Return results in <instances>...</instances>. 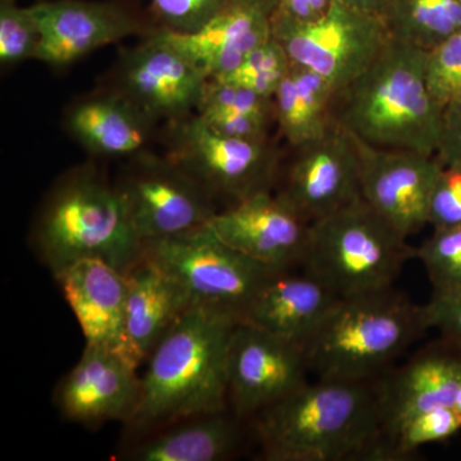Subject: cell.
Returning <instances> with one entry per match:
<instances>
[{
    "mask_svg": "<svg viewBox=\"0 0 461 461\" xmlns=\"http://www.w3.org/2000/svg\"><path fill=\"white\" fill-rule=\"evenodd\" d=\"M272 36L291 63L321 76L338 93L357 80L390 41L379 14L341 0L311 23L276 12Z\"/></svg>",
    "mask_w": 461,
    "mask_h": 461,
    "instance_id": "cell-9",
    "label": "cell"
},
{
    "mask_svg": "<svg viewBox=\"0 0 461 461\" xmlns=\"http://www.w3.org/2000/svg\"><path fill=\"white\" fill-rule=\"evenodd\" d=\"M273 193L311 224L362 199V166L353 135L336 122L315 140L285 145Z\"/></svg>",
    "mask_w": 461,
    "mask_h": 461,
    "instance_id": "cell-11",
    "label": "cell"
},
{
    "mask_svg": "<svg viewBox=\"0 0 461 461\" xmlns=\"http://www.w3.org/2000/svg\"><path fill=\"white\" fill-rule=\"evenodd\" d=\"M280 14L302 23H311L327 14L336 0H277Z\"/></svg>",
    "mask_w": 461,
    "mask_h": 461,
    "instance_id": "cell-37",
    "label": "cell"
},
{
    "mask_svg": "<svg viewBox=\"0 0 461 461\" xmlns=\"http://www.w3.org/2000/svg\"><path fill=\"white\" fill-rule=\"evenodd\" d=\"M66 131L95 158L122 159L153 150L162 123L107 85L76 99L63 117Z\"/></svg>",
    "mask_w": 461,
    "mask_h": 461,
    "instance_id": "cell-18",
    "label": "cell"
},
{
    "mask_svg": "<svg viewBox=\"0 0 461 461\" xmlns=\"http://www.w3.org/2000/svg\"><path fill=\"white\" fill-rule=\"evenodd\" d=\"M336 96L329 81L293 63L273 96L276 135L286 147L321 138L336 123Z\"/></svg>",
    "mask_w": 461,
    "mask_h": 461,
    "instance_id": "cell-25",
    "label": "cell"
},
{
    "mask_svg": "<svg viewBox=\"0 0 461 461\" xmlns=\"http://www.w3.org/2000/svg\"><path fill=\"white\" fill-rule=\"evenodd\" d=\"M461 432V414L454 406L420 412L403 420L388 438L391 460L414 454L421 446L450 439Z\"/></svg>",
    "mask_w": 461,
    "mask_h": 461,
    "instance_id": "cell-28",
    "label": "cell"
},
{
    "mask_svg": "<svg viewBox=\"0 0 461 461\" xmlns=\"http://www.w3.org/2000/svg\"><path fill=\"white\" fill-rule=\"evenodd\" d=\"M114 182L141 242L203 229L221 211L189 173L153 150L123 160Z\"/></svg>",
    "mask_w": 461,
    "mask_h": 461,
    "instance_id": "cell-10",
    "label": "cell"
},
{
    "mask_svg": "<svg viewBox=\"0 0 461 461\" xmlns=\"http://www.w3.org/2000/svg\"><path fill=\"white\" fill-rule=\"evenodd\" d=\"M436 157L446 167L461 168V105L446 109Z\"/></svg>",
    "mask_w": 461,
    "mask_h": 461,
    "instance_id": "cell-36",
    "label": "cell"
},
{
    "mask_svg": "<svg viewBox=\"0 0 461 461\" xmlns=\"http://www.w3.org/2000/svg\"><path fill=\"white\" fill-rule=\"evenodd\" d=\"M41 33L29 7L17 0H0V65L14 67L35 59Z\"/></svg>",
    "mask_w": 461,
    "mask_h": 461,
    "instance_id": "cell-29",
    "label": "cell"
},
{
    "mask_svg": "<svg viewBox=\"0 0 461 461\" xmlns=\"http://www.w3.org/2000/svg\"><path fill=\"white\" fill-rule=\"evenodd\" d=\"M393 41L429 51L461 30V0H388L379 14Z\"/></svg>",
    "mask_w": 461,
    "mask_h": 461,
    "instance_id": "cell-27",
    "label": "cell"
},
{
    "mask_svg": "<svg viewBox=\"0 0 461 461\" xmlns=\"http://www.w3.org/2000/svg\"><path fill=\"white\" fill-rule=\"evenodd\" d=\"M41 29L36 60L60 68L159 26L132 0H45L29 5Z\"/></svg>",
    "mask_w": 461,
    "mask_h": 461,
    "instance_id": "cell-13",
    "label": "cell"
},
{
    "mask_svg": "<svg viewBox=\"0 0 461 461\" xmlns=\"http://www.w3.org/2000/svg\"><path fill=\"white\" fill-rule=\"evenodd\" d=\"M196 114L213 131L229 138L250 141L275 138L273 99L230 81L208 80Z\"/></svg>",
    "mask_w": 461,
    "mask_h": 461,
    "instance_id": "cell-26",
    "label": "cell"
},
{
    "mask_svg": "<svg viewBox=\"0 0 461 461\" xmlns=\"http://www.w3.org/2000/svg\"><path fill=\"white\" fill-rule=\"evenodd\" d=\"M427 330L423 306L390 287L339 299L303 348L320 379L371 381Z\"/></svg>",
    "mask_w": 461,
    "mask_h": 461,
    "instance_id": "cell-5",
    "label": "cell"
},
{
    "mask_svg": "<svg viewBox=\"0 0 461 461\" xmlns=\"http://www.w3.org/2000/svg\"><path fill=\"white\" fill-rule=\"evenodd\" d=\"M239 320L205 305H191L149 355L140 395L124 423L130 435L163 424L226 411L227 357Z\"/></svg>",
    "mask_w": 461,
    "mask_h": 461,
    "instance_id": "cell-2",
    "label": "cell"
},
{
    "mask_svg": "<svg viewBox=\"0 0 461 461\" xmlns=\"http://www.w3.org/2000/svg\"><path fill=\"white\" fill-rule=\"evenodd\" d=\"M30 244L53 276L84 259L103 260L124 275L142 258L115 182L94 162L54 181L33 218Z\"/></svg>",
    "mask_w": 461,
    "mask_h": 461,
    "instance_id": "cell-3",
    "label": "cell"
},
{
    "mask_svg": "<svg viewBox=\"0 0 461 461\" xmlns=\"http://www.w3.org/2000/svg\"><path fill=\"white\" fill-rule=\"evenodd\" d=\"M80 324L86 344L114 351L133 366L126 335L124 275L99 259H84L54 276Z\"/></svg>",
    "mask_w": 461,
    "mask_h": 461,
    "instance_id": "cell-20",
    "label": "cell"
},
{
    "mask_svg": "<svg viewBox=\"0 0 461 461\" xmlns=\"http://www.w3.org/2000/svg\"><path fill=\"white\" fill-rule=\"evenodd\" d=\"M226 3L227 0H149L151 17L159 29L178 35L198 32Z\"/></svg>",
    "mask_w": 461,
    "mask_h": 461,
    "instance_id": "cell-33",
    "label": "cell"
},
{
    "mask_svg": "<svg viewBox=\"0 0 461 461\" xmlns=\"http://www.w3.org/2000/svg\"><path fill=\"white\" fill-rule=\"evenodd\" d=\"M429 224L433 230L461 227V168L442 167L430 193Z\"/></svg>",
    "mask_w": 461,
    "mask_h": 461,
    "instance_id": "cell-34",
    "label": "cell"
},
{
    "mask_svg": "<svg viewBox=\"0 0 461 461\" xmlns=\"http://www.w3.org/2000/svg\"><path fill=\"white\" fill-rule=\"evenodd\" d=\"M241 420L230 409L193 415L133 435L121 450L130 461H223L242 445Z\"/></svg>",
    "mask_w": 461,
    "mask_h": 461,
    "instance_id": "cell-22",
    "label": "cell"
},
{
    "mask_svg": "<svg viewBox=\"0 0 461 461\" xmlns=\"http://www.w3.org/2000/svg\"><path fill=\"white\" fill-rule=\"evenodd\" d=\"M426 51L390 39L357 80L336 96V122L366 144L436 156L444 111L430 95Z\"/></svg>",
    "mask_w": 461,
    "mask_h": 461,
    "instance_id": "cell-4",
    "label": "cell"
},
{
    "mask_svg": "<svg viewBox=\"0 0 461 461\" xmlns=\"http://www.w3.org/2000/svg\"><path fill=\"white\" fill-rule=\"evenodd\" d=\"M309 372L302 346L239 321L227 357L230 411L241 420H253L308 384Z\"/></svg>",
    "mask_w": 461,
    "mask_h": 461,
    "instance_id": "cell-14",
    "label": "cell"
},
{
    "mask_svg": "<svg viewBox=\"0 0 461 461\" xmlns=\"http://www.w3.org/2000/svg\"><path fill=\"white\" fill-rule=\"evenodd\" d=\"M338 302L313 276L280 272L260 288L241 321L304 348Z\"/></svg>",
    "mask_w": 461,
    "mask_h": 461,
    "instance_id": "cell-23",
    "label": "cell"
},
{
    "mask_svg": "<svg viewBox=\"0 0 461 461\" xmlns=\"http://www.w3.org/2000/svg\"><path fill=\"white\" fill-rule=\"evenodd\" d=\"M460 382L461 351L442 339L421 348L393 375H382V417L387 451L388 438L403 420L420 412L454 406Z\"/></svg>",
    "mask_w": 461,
    "mask_h": 461,
    "instance_id": "cell-21",
    "label": "cell"
},
{
    "mask_svg": "<svg viewBox=\"0 0 461 461\" xmlns=\"http://www.w3.org/2000/svg\"><path fill=\"white\" fill-rule=\"evenodd\" d=\"M362 166V196L381 215L409 239L429 224L430 193L442 165L436 156L373 147L355 138Z\"/></svg>",
    "mask_w": 461,
    "mask_h": 461,
    "instance_id": "cell-15",
    "label": "cell"
},
{
    "mask_svg": "<svg viewBox=\"0 0 461 461\" xmlns=\"http://www.w3.org/2000/svg\"><path fill=\"white\" fill-rule=\"evenodd\" d=\"M454 408L456 409V411H459L461 414V382L459 391H457L456 400H455Z\"/></svg>",
    "mask_w": 461,
    "mask_h": 461,
    "instance_id": "cell-39",
    "label": "cell"
},
{
    "mask_svg": "<svg viewBox=\"0 0 461 461\" xmlns=\"http://www.w3.org/2000/svg\"><path fill=\"white\" fill-rule=\"evenodd\" d=\"M415 258L423 264L433 293L461 286V227L433 230Z\"/></svg>",
    "mask_w": 461,
    "mask_h": 461,
    "instance_id": "cell-32",
    "label": "cell"
},
{
    "mask_svg": "<svg viewBox=\"0 0 461 461\" xmlns=\"http://www.w3.org/2000/svg\"><path fill=\"white\" fill-rule=\"evenodd\" d=\"M206 226L230 247L280 271L302 268L311 233V223L273 191L221 209Z\"/></svg>",
    "mask_w": 461,
    "mask_h": 461,
    "instance_id": "cell-16",
    "label": "cell"
},
{
    "mask_svg": "<svg viewBox=\"0 0 461 461\" xmlns=\"http://www.w3.org/2000/svg\"><path fill=\"white\" fill-rule=\"evenodd\" d=\"M126 281V335L139 366L193 305L185 288L168 273L142 257Z\"/></svg>",
    "mask_w": 461,
    "mask_h": 461,
    "instance_id": "cell-24",
    "label": "cell"
},
{
    "mask_svg": "<svg viewBox=\"0 0 461 461\" xmlns=\"http://www.w3.org/2000/svg\"><path fill=\"white\" fill-rule=\"evenodd\" d=\"M253 426L264 460H390L381 378L308 382L257 414Z\"/></svg>",
    "mask_w": 461,
    "mask_h": 461,
    "instance_id": "cell-1",
    "label": "cell"
},
{
    "mask_svg": "<svg viewBox=\"0 0 461 461\" xmlns=\"http://www.w3.org/2000/svg\"><path fill=\"white\" fill-rule=\"evenodd\" d=\"M421 306L429 330H438L444 341L461 351V286L433 293Z\"/></svg>",
    "mask_w": 461,
    "mask_h": 461,
    "instance_id": "cell-35",
    "label": "cell"
},
{
    "mask_svg": "<svg viewBox=\"0 0 461 461\" xmlns=\"http://www.w3.org/2000/svg\"><path fill=\"white\" fill-rule=\"evenodd\" d=\"M351 7L362 9V11L371 12V14H379L388 0H341Z\"/></svg>",
    "mask_w": 461,
    "mask_h": 461,
    "instance_id": "cell-38",
    "label": "cell"
},
{
    "mask_svg": "<svg viewBox=\"0 0 461 461\" xmlns=\"http://www.w3.org/2000/svg\"><path fill=\"white\" fill-rule=\"evenodd\" d=\"M415 257L417 248L362 198L311 224L302 269L344 299L393 287Z\"/></svg>",
    "mask_w": 461,
    "mask_h": 461,
    "instance_id": "cell-6",
    "label": "cell"
},
{
    "mask_svg": "<svg viewBox=\"0 0 461 461\" xmlns=\"http://www.w3.org/2000/svg\"><path fill=\"white\" fill-rule=\"evenodd\" d=\"M166 156L189 173L221 209L275 190L285 148L278 136L250 141L213 131L198 114L166 123Z\"/></svg>",
    "mask_w": 461,
    "mask_h": 461,
    "instance_id": "cell-7",
    "label": "cell"
},
{
    "mask_svg": "<svg viewBox=\"0 0 461 461\" xmlns=\"http://www.w3.org/2000/svg\"><path fill=\"white\" fill-rule=\"evenodd\" d=\"M291 63L286 51L275 38L251 51L238 68L220 80L230 81L256 91L259 95L273 99Z\"/></svg>",
    "mask_w": 461,
    "mask_h": 461,
    "instance_id": "cell-30",
    "label": "cell"
},
{
    "mask_svg": "<svg viewBox=\"0 0 461 461\" xmlns=\"http://www.w3.org/2000/svg\"><path fill=\"white\" fill-rule=\"evenodd\" d=\"M139 395L138 366L114 351L86 344L80 360L58 384L54 403L65 420L91 427L112 420L126 423Z\"/></svg>",
    "mask_w": 461,
    "mask_h": 461,
    "instance_id": "cell-17",
    "label": "cell"
},
{
    "mask_svg": "<svg viewBox=\"0 0 461 461\" xmlns=\"http://www.w3.org/2000/svg\"><path fill=\"white\" fill-rule=\"evenodd\" d=\"M424 74L430 95L442 111L461 105V30L426 51Z\"/></svg>",
    "mask_w": 461,
    "mask_h": 461,
    "instance_id": "cell-31",
    "label": "cell"
},
{
    "mask_svg": "<svg viewBox=\"0 0 461 461\" xmlns=\"http://www.w3.org/2000/svg\"><path fill=\"white\" fill-rule=\"evenodd\" d=\"M208 80L204 71L158 29L121 53L105 85L165 126L196 113Z\"/></svg>",
    "mask_w": 461,
    "mask_h": 461,
    "instance_id": "cell-12",
    "label": "cell"
},
{
    "mask_svg": "<svg viewBox=\"0 0 461 461\" xmlns=\"http://www.w3.org/2000/svg\"><path fill=\"white\" fill-rule=\"evenodd\" d=\"M277 9V0H227L198 32H163L204 71L209 80H220L272 38Z\"/></svg>",
    "mask_w": 461,
    "mask_h": 461,
    "instance_id": "cell-19",
    "label": "cell"
},
{
    "mask_svg": "<svg viewBox=\"0 0 461 461\" xmlns=\"http://www.w3.org/2000/svg\"><path fill=\"white\" fill-rule=\"evenodd\" d=\"M142 257L168 273L186 291L193 305L242 315L260 288L280 269L245 256L208 226L173 238L142 242Z\"/></svg>",
    "mask_w": 461,
    "mask_h": 461,
    "instance_id": "cell-8",
    "label": "cell"
}]
</instances>
